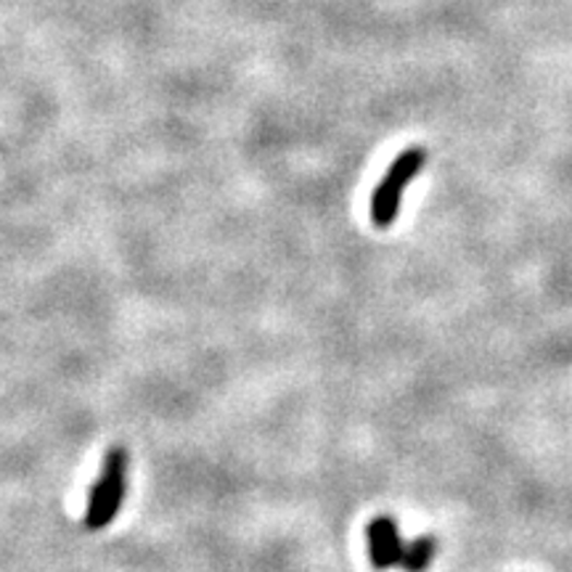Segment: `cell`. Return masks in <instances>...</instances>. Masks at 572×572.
Segmentation results:
<instances>
[{"instance_id": "7a4b0ae2", "label": "cell", "mask_w": 572, "mask_h": 572, "mask_svg": "<svg viewBox=\"0 0 572 572\" xmlns=\"http://www.w3.org/2000/svg\"><path fill=\"white\" fill-rule=\"evenodd\" d=\"M424 159H427V151L419 149V146H411V149H405L401 157L392 162V168L387 170L385 181L379 183L377 191H374V196H372L374 226L387 229V226L395 223L398 207H401V199H403V191L411 181H414L416 172L422 170Z\"/></svg>"}, {"instance_id": "277c9868", "label": "cell", "mask_w": 572, "mask_h": 572, "mask_svg": "<svg viewBox=\"0 0 572 572\" xmlns=\"http://www.w3.org/2000/svg\"><path fill=\"white\" fill-rule=\"evenodd\" d=\"M433 557H435V540L419 538L416 544L405 546L401 568H405L409 572H424L429 568V562H433Z\"/></svg>"}, {"instance_id": "6da1fadb", "label": "cell", "mask_w": 572, "mask_h": 572, "mask_svg": "<svg viewBox=\"0 0 572 572\" xmlns=\"http://www.w3.org/2000/svg\"><path fill=\"white\" fill-rule=\"evenodd\" d=\"M125 475H127V453L122 448H112L104 457L101 477L96 479L94 490H90L88 509H85L83 525L88 531H101L114 520L125 498Z\"/></svg>"}, {"instance_id": "3957f363", "label": "cell", "mask_w": 572, "mask_h": 572, "mask_svg": "<svg viewBox=\"0 0 572 572\" xmlns=\"http://www.w3.org/2000/svg\"><path fill=\"white\" fill-rule=\"evenodd\" d=\"M368 551H372V564L377 570L395 568L403 562V540L398 535V525L390 516H381L368 525Z\"/></svg>"}]
</instances>
